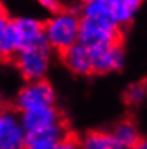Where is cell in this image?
Returning a JSON list of instances; mask_svg holds the SVG:
<instances>
[{"instance_id":"cell-7","label":"cell","mask_w":147,"mask_h":149,"mask_svg":"<svg viewBox=\"0 0 147 149\" xmlns=\"http://www.w3.org/2000/svg\"><path fill=\"white\" fill-rule=\"evenodd\" d=\"M12 24L17 35L20 50L24 47L46 43L44 24L40 19L33 17V16H19V17L12 19Z\"/></svg>"},{"instance_id":"cell-19","label":"cell","mask_w":147,"mask_h":149,"mask_svg":"<svg viewBox=\"0 0 147 149\" xmlns=\"http://www.w3.org/2000/svg\"><path fill=\"white\" fill-rule=\"evenodd\" d=\"M131 149H147V138H141V141L137 145H134Z\"/></svg>"},{"instance_id":"cell-11","label":"cell","mask_w":147,"mask_h":149,"mask_svg":"<svg viewBox=\"0 0 147 149\" xmlns=\"http://www.w3.org/2000/svg\"><path fill=\"white\" fill-rule=\"evenodd\" d=\"M110 133L116 143L121 149H131L141 141L140 130L131 119H123L117 122L110 130Z\"/></svg>"},{"instance_id":"cell-20","label":"cell","mask_w":147,"mask_h":149,"mask_svg":"<svg viewBox=\"0 0 147 149\" xmlns=\"http://www.w3.org/2000/svg\"><path fill=\"white\" fill-rule=\"evenodd\" d=\"M1 9H4V7H3V6H1V1H0V10H1Z\"/></svg>"},{"instance_id":"cell-18","label":"cell","mask_w":147,"mask_h":149,"mask_svg":"<svg viewBox=\"0 0 147 149\" xmlns=\"http://www.w3.org/2000/svg\"><path fill=\"white\" fill-rule=\"evenodd\" d=\"M9 23H10V17L7 16L6 10L1 9L0 10V43H1V40L4 37V33H6V30L9 27Z\"/></svg>"},{"instance_id":"cell-14","label":"cell","mask_w":147,"mask_h":149,"mask_svg":"<svg viewBox=\"0 0 147 149\" xmlns=\"http://www.w3.org/2000/svg\"><path fill=\"white\" fill-rule=\"evenodd\" d=\"M80 149H121L113 139L110 130H90L79 139Z\"/></svg>"},{"instance_id":"cell-16","label":"cell","mask_w":147,"mask_h":149,"mask_svg":"<svg viewBox=\"0 0 147 149\" xmlns=\"http://www.w3.org/2000/svg\"><path fill=\"white\" fill-rule=\"evenodd\" d=\"M37 3L50 15H53L56 12L61 10V3L60 0H37Z\"/></svg>"},{"instance_id":"cell-8","label":"cell","mask_w":147,"mask_h":149,"mask_svg":"<svg viewBox=\"0 0 147 149\" xmlns=\"http://www.w3.org/2000/svg\"><path fill=\"white\" fill-rule=\"evenodd\" d=\"M20 120L24 130L27 133L37 132L44 128H49L55 123H59L63 120V116L60 111L56 106H49V108H40V109H33V111H26L19 113Z\"/></svg>"},{"instance_id":"cell-15","label":"cell","mask_w":147,"mask_h":149,"mask_svg":"<svg viewBox=\"0 0 147 149\" xmlns=\"http://www.w3.org/2000/svg\"><path fill=\"white\" fill-rule=\"evenodd\" d=\"M147 99V77L137 80L124 91V102L129 106H139Z\"/></svg>"},{"instance_id":"cell-6","label":"cell","mask_w":147,"mask_h":149,"mask_svg":"<svg viewBox=\"0 0 147 149\" xmlns=\"http://www.w3.org/2000/svg\"><path fill=\"white\" fill-rule=\"evenodd\" d=\"M90 52H92L93 73L94 74L114 73V72H119L124 68L126 53H124L121 43L94 49Z\"/></svg>"},{"instance_id":"cell-1","label":"cell","mask_w":147,"mask_h":149,"mask_svg":"<svg viewBox=\"0 0 147 149\" xmlns=\"http://www.w3.org/2000/svg\"><path fill=\"white\" fill-rule=\"evenodd\" d=\"M81 17L77 10L61 9L50 15L44 24V39L47 46L57 53H63L79 42Z\"/></svg>"},{"instance_id":"cell-9","label":"cell","mask_w":147,"mask_h":149,"mask_svg":"<svg viewBox=\"0 0 147 149\" xmlns=\"http://www.w3.org/2000/svg\"><path fill=\"white\" fill-rule=\"evenodd\" d=\"M61 62L73 74L77 76L93 74L92 52L79 42L61 53Z\"/></svg>"},{"instance_id":"cell-12","label":"cell","mask_w":147,"mask_h":149,"mask_svg":"<svg viewBox=\"0 0 147 149\" xmlns=\"http://www.w3.org/2000/svg\"><path fill=\"white\" fill-rule=\"evenodd\" d=\"M111 0H81L79 15L81 19L116 23L111 16Z\"/></svg>"},{"instance_id":"cell-4","label":"cell","mask_w":147,"mask_h":149,"mask_svg":"<svg viewBox=\"0 0 147 149\" xmlns=\"http://www.w3.org/2000/svg\"><path fill=\"white\" fill-rule=\"evenodd\" d=\"M14 111L21 113L40 108L56 106V91L46 79L36 82H24L14 97Z\"/></svg>"},{"instance_id":"cell-2","label":"cell","mask_w":147,"mask_h":149,"mask_svg":"<svg viewBox=\"0 0 147 149\" xmlns=\"http://www.w3.org/2000/svg\"><path fill=\"white\" fill-rule=\"evenodd\" d=\"M53 50L47 43L24 47L13 57L14 66L24 82L43 80L50 70Z\"/></svg>"},{"instance_id":"cell-13","label":"cell","mask_w":147,"mask_h":149,"mask_svg":"<svg viewBox=\"0 0 147 149\" xmlns=\"http://www.w3.org/2000/svg\"><path fill=\"white\" fill-rule=\"evenodd\" d=\"M143 0H111V16L120 29L127 27L140 10Z\"/></svg>"},{"instance_id":"cell-5","label":"cell","mask_w":147,"mask_h":149,"mask_svg":"<svg viewBox=\"0 0 147 149\" xmlns=\"http://www.w3.org/2000/svg\"><path fill=\"white\" fill-rule=\"evenodd\" d=\"M27 132L14 109L0 111V149H26Z\"/></svg>"},{"instance_id":"cell-10","label":"cell","mask_w":147,"mask_h":149,"mask_svg":"<svg viewBox=\"0 0 147 149\" xmlns=\"http://www.w3.org/2000/svg\"><path fill=\"white\" fill-rule=\"evenodd\" d=\"M67 136H70L69 130L66 128L64 120L55 123L49 128H44L37 132L27 133V145H36L43 148H53L55 145L64 141Z\"/></svg>"},{"instance_id":"cell-17","label":"cell","mask_w":147,"mask_h":149,"mask_svg":"<svg viewBox=\"0 0 147 149\" xmlns=\"http://www.w3.org/2000/svg\"><path fill=\"white\" fill-rule=\"evenodd\" d=\"M52 149H80V145H79V141L74 139L73 136H67L64 141H61L60 143L55 145Z\"/></svg>"},{"instance_id":"cell-3","label":"cell","mask_w":147,"mask_h":149,"mask_svg":"<svg viewBox=\"0 0 147 149\" xmlns=\"http://www.w3.org/2000/svg\"><path fill=\"white\" fill-rule=\"evenodd\" d=\"M121 39L123 29H120L116 23L96 22L89 19H81L80 22L79 43L90 50L121 43Z\"/></svg>"}]
</instances>
